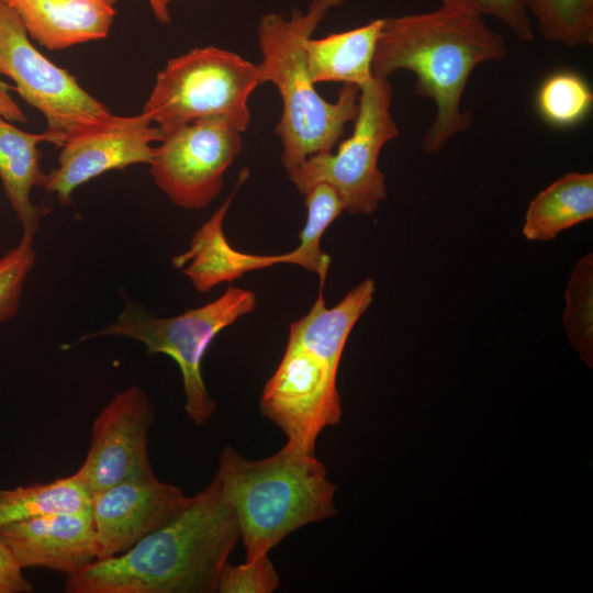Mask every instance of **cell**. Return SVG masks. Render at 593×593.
<instances>
[{
    "mask_svg": "<svg viewBox=\"0 0 593 593\" xmlns=\"http://www.w3.org/2000/svg\"><path fill=\"white\" fill-rule=\"evenodd\" d=\"M240 539L219 479L192 496L167 524L122 555L66 577L67 593H213Z\"/></svg>",
    "mask_w": 593,
    "mask_h": 593,
    "instance_id": "obj_1",
    "label": "cell"
},
{
    "mask_svg": "<svg viewBox=\"0 0 593 593\" xmlns=\"http://www.w3.org/2000/svg\"><path fill=\"white\" fill-rule=\"evenodd\" d=\"M506 52L504 37L479 12L441 4L430 12L383 19L372 76L389 79L401 69L415 75V93L436 108L422 141L423 150L433 155L470 126L461 100L474 68L503 59Z\"/></svg>",
    "mask_w": 593,
    "mask_h": 593,
    "instance_id": "obj_2",
    "label": "cell"
},
{
    "mask_svg": "<svg viewBox=\"0 0 593 593\" xmlns=\"http://www.w3.org/2000/svg\"><path fill=\"white\" fill-rule=\"evenodd\" d=\"M324 282L320 280L310 311L290 325L281 361L259 401L261 414L283 432L286 443L309 452H315L321 433L342 419L339 363L347 339L374 293V281L367 278L328 309Z\"/></svg>",
    "mask_w": 593,
    "mask_h": 593,
    "instance_id": "obj_3",
    "label": "cell"
},
{
    "mask_svg": "<svg viewBox=\"0 0 593 593\" xmlns=\"http://www.w3.org/2000/svg\"><path fill=\"white\" fill-rule=\"evenodd\" d=\"M346 0H313L291 16L264 14L257 29L262 83L275 85L282 100L276 132L281 163L291 174L307 157L332 150L358 111L359 87L344 83L336 101L322 98L309 71L305 45L327 13Z\"/></svg>",
    "mask_w": 593,
    "mask_h": 593,
    "instance_id": "obj_4",
    "label": "cell"
},
{
    "mask_svg": "<svg viewBox=\"0 0 593 593\" xmlns=\"http://www.w3.org/2000/svg\"><path fill=\"white\" fill-rule=\"evenodd\" d=\"M214 475L237 518L246 559L269 553L293 532L337 513L336 486L324 463L288 443L258 460L226 446Z\"/></svg>",
    "mask_w": 593,
    "mask_h": 593,
    "instance_id": "obj_5",
    "label": "cell"
},
{
    "mask_svg": "<svg viewBox=\"0 0 593 593\" xmlns=\"http://www.w3.org/2000/svg\"><path fill=\"white\" fill-rule=\"evenodd\" d=\"M262 83L258 65L214 46L170 58L157 74L143 108L165 136L197 120L222 116L243 133L250 122L248 100Z\"/></svg>",
    "mask_w": 593,
    "mask_h": 593,
    "instance_id": "obj_6",
    "label": "cell"
},
{
    "mask_svg": "<svg viewBox=\"0 0 593 593\" xmlns=\"http://www.w3.org/2000/svg\"><path fill=\"white\" fill-rule=\"evenodd\" d=\"M257 298L251 290L228 286L216 300L171 317L150 315L125 299L123 311L107 327L86 335L121 336L142 343L149 355L165 354L178 365L184 393V411L197 424L206 423L216 410L202 377V359L214 337L239 317L253 312Z\"/></svg>",
    "mask_w": 593,
    "mask_h": 593,
    "instance_id": "obj_7",
    "label": "cell"
},
{
    "mask_svg": "<svg viewBox=\"0 0 593 593\" xmlns=\"http://www.w3.org/2000/svg\"><path fill=\"white\" fill-rule=\"evenodd\" d=\"M392 97L387 78L372 77L359 88L351 135L339 143L335 153H316L288 175L301 194L326 183L338 193L346 212L369 215L377 211L387 197L379 156L383 146L399 135L391 114Z\"/></svg>",
    "mask_w": 593,
    "mask_h": 593,
    "instance_id": "obj_8",
    "label": "cell"
},
{
    "mask_svg": "<svg viewBox=\"0 0 593 593\" xmlns=\"http://www.w3.org/2000/svg\"><path fill=\"white\" fill-rule=\"evenodd\" d=\"M0 75L46 120L48 142L60 147L70 136L96 126L112 112L31 42L18 14L0 0Z\"/></svg>",
    "mask_w": 593,
    "mask_h": 593,
    "instance_id": "obj_9",
    "label": "cell"
},
{
    "mask_svg": "<svg viewBox=\"0 0 593 593\" xmlns=\"http://www.w3.org/2000/svg\"><path fill=\"white\" fill-rule=\"evenodd\" d=\"M243 132L212 116L174 131L154 146L149 172L179 208L201 210L220 193L227 168L243 148Z\"/></svg>",
    "mask_w": 593,
    "mask_h": 593,
    "instance_id": "obj_10",
    "label": "cell"
},
{
    "mask_svg": "<svg viewBox=\"0 0 593 593\" xmlns=\"http://www.w3.org/2000/svg\"><path fill=\"white\" fill-rule=\"evenodd\" d=\"M155 419L147 393L132 384L113 395L91 428L90 445L76 471L90 496L124 480L153 473L148 434Z\"/></svg>",
    "mask_w": 593,
    "mask_h": 593,
    "instance_id": "obj_11",
    "label": "cell"
},
{
    "mask_svg": "<svg viewBox=\"0 0 593 593\" xmlns=\"http://www.w3.org/2000/svg\"><path fill=\"white\" fill-rule=\"evenodd\" d=\"M165 138L159 127L143 113L132 116L112 114L104 122L81 131L60 146L58 166L47 174L45 189L67 205L72 192L89 180L110 170H123L149 164L153 143Z\"/></svg>",
    "mask_w": 593,
    "mask_h": 593,
    "instance_id": "obj_12",
    "label": "cell"
},
{
    "mask_svg": "<svg viewBox=\"0 0 593 593\" xmlns=\"http://www.w3.org/2000/svg\"><path fill=\"white\" fill-rule=\"evenodd\" d=\"M189 496L155 473L124 480L91 496L97 560L130 550L143 538L171 521Z\"/></svg>",
    "mask_w": 593,
    "mask_h": 593,
    "instance_id": "obj_13",
    "label": "cell"
},
{
    "mask_svg": "<svg viewBox=\"0 0 593 593\" xmlns=\"http://www.w3.org/2000/svg\"><path fill=\"white\" fill-rule=\"evenodd\" d=\"M0 540L22 569L41 567L69 575L97 560L91 510L10 523L0 528Z\"/></svg>",
    "mask_w": 593,
    "mask_h": 593,
    "instance_id": "obj_14",
    "label": "cell"
},
{
    "mask_svg": "<svg viewBox=\"0 0 593 593\" xmlns=\"http://www.w3.org/2000/svg\"><path fill=\"white\" fill-rule=\"evenodd\" d=\"M248 169L239 172L237 183L224 203L193 234L190 247L172 259L182 268L199 292H209L215 286L231 282L244 273L286 264L284 254L253 255L235 250L223 232V221L239 187L247 180Z\"/></svg>",
    "mask_w": 593,
    "mask_h": 593,
    "instance_id": "obj_15",
    "label": "cell"
},
{
    "mask_svg": "<svg viewBox=\"0 0 593 593\" xmlns=\"http://www.w3.org/2000/svg\"><path fill=\"white\" fill-rule=\"evenodd\" d=\"M30 37L51 49L105 38L118 0H4Z\"/></svg>",
    "mask_w": 593,
    "mask_h": 593,
    "instance_id": "obj_16",
    "label": "cell"
},
{
    "mask_svg": "<svg viewBox=\"0 0 593 593\" xmlns=\"http://www.w3.org/2000/svg\"><path fill=\"white\" fill-rule=\"evenodd\" d=\"M48 142L41 134L22 131L0 118V179L5 197L22 226V234L34 236L48 210L32 201V190L45 187L47 174L41 167L37 145Z\"/></svg>",
    "mask_w": 593,
    "mask_h": 593,
    "instance_id": "obj_17",
    "label": "cell"
},
{
    "mask_svg": "<svg viewBox=\"0 0 593 593\" xmlns=\"http://www.w3.org/2000/svg\"><path fill=\"white\" fill-rule=\"evenodd\" d=\"M383 19L359 27L309 38L306 60L314 83L340 82L362 87L372 79V60Z\"/></svg>",
    "mask_w": 593,
    "mask_h": 593,
    "instance_id": "obj_18",
    "label": "cell"
},
{
    "mask_svg": "<svg viewBox=\"0 0 593 593\" xmlns=\"http://www.w3.org/2000/svg\"><path fill=\"white\" fill-rule=\"evenodd\" d=\"M592 217L593 174L568 172L529 202L522 232L528 240L548 242Z\"/></svg>",
    "mask_w": 593,
    "mask_h": 593,
    "instance_id": "obj_19",
    "label": "cell"
},
{
    "mask_svg": "<svg viewBox=\"0 0 593 593\" xmlns=\"http://www.w3.org/2000/svg\"><path fill=\"white\" fill-rule=\"evenodd\" d=\"M91 496L79 477L0 490V528L33 517L90 511Z\"/></svg>",
    "mask_w": 593,
    "mask_h": 593,
    "instance_id": "obj_20",
    "label": "cell"
},
{
    "mask_svg": "<svg viewBox=\"0 0 593 593\" xmlns=\"http://www.w3.org/2000/svg\"><path fill=\"white\" fill-rule=\"evenodd\" d=\"M307 215L299 234L298 247L284 254L286 264L300 266L326 278L331 265L329 256L321 250V239L327 227L345 211L344 203L329 184L318 183L304 194Z\"/></svg>",
    "mask_w": 593,
    "mask_h": 593,
    "instance_id": "obj_21",
    "label": "cell"
},
{
    "mask_svg": "<svg viewBox=\"0 0 593 593\" xmlns=\"http://www.w3.org/2000/svg\"><path fill=\"white\" fill-rule=\"evenodd\" d=\"M542 38L567 47L593 44V0H522Z\"/></svg>",
    "mask_w": 593,
    "mask_h": 593,
    "instance_id": "obj_22",
    "label": "cell"
},
{
    "mask_svg": "<svg viewBox=\"0 0 593 593\" xmlns=\"http://www.w3.org/2000/svg\"><path fill=\"white\" fill-rule=\"evenodd\" d=\"M536 107L541 119L549 125L572 127L591 113L593 92L581 75L572 70H559L549 75L539 86Z\"/></svg>",
    "mask_w": 593,
    "mask_h": 593,
    "instance_id": "obj_23",
    "label": "cell"
},
{
    "mask_svg": "<svg viewBox=\"0 0 593 593\" xmlns=\"http://www.w3.org/2000/svg\"><path fill=\"white\" fill-rule=\"evenodd\" d=\"M562 324L572 348L584 363L593 366V255L575 264L564 292Z\"/></svg>",
    "mask_w": 593,
    "mask_h": 593,
    "instance_id": "obj_24",
    "label": "cell"
},
{
    "mask_svg": "<svg viewBox=\"0 0 593 593\" xmlns=\"http://www.w3.org/2000/svg\"><path fill=\"white\" fill-rule=\"evenodd\" d=\"M34 236L22 234L20 242L0 257V323L12 318L25 281L35 264Z\"/></svg>",
    "mask_w": 593,
    "mask_h": 593,
    "instance_id": "obj_25",
    "label": "cell"
},
{
    "mask_svg": "<svg viewBox=\"0 0 593 593\" xmlns=\"http://www.w3.org/2000/svg\"><path fill=\"white\" fill-rule=\"evenodd\" d=\"M280 578L268 553L246 559L240 564L230 562L223 567L219 593H272L278 589Z\"/></svg>",
    "mask_w": 593,
    "mask_h": 593,
    "instance_id": "obj_26",
    "label": "cell"
},
{
    "mask_svg": "<svg viewBox=\"0 0 593 593\" xmlns=\"http://www.w3.org/2000/svg\"><path fill=\"white\" fill-rule=\"evenodd\" d=\"M441 4L463 7L503 22L522 42L534 38V30L522 0H441Z\"/></svg>",
    "mask_w": 593,
    "mask_h": 593,
    "instance_id": "obj_27",
    "label": "cell"
},
{
    "mask_svg": "<svg viewBox=\"0 0 593 593\" xmlns=\"http://www.w3.org/2000/svg\"><path fill=\"white\" fill-rule=\"evenodd\" d=\"M33 585L22 574V568L0 540V593H30Z\"/></svg>",
    "mask_w": 593,
    "mask_h": 593,
    "instance_id": "obj_28",
    "label": "cell"
},
{
    "mask_svg": "<svg viewBox=\"0 0 593 593\" xmlns=\"http://www.w3.org/2000/svg\"><path fill=\"white\" fill-rule=\"evenodd\" d=\"M11 89L14 88L8 86L0 75V118L12 123H26L27 116L12 98Z\"/></svg>",
    "mask_w": 593,
    "mask_h": 593,
    "instance_id": "obj_29",
    "label": "cell"
},
{
    "mask_svg": "<svg viewBox=\"0 0 593 593\" xmlns=\"http://www.w3.org/2000/svg\"><path fill=\"white\" fill-rule=\"evenodd\" d=\"M174 0H148L155 18L160 23L169 22L168 4Z\"/></svg>",
    "mask_w": 593,
    "mask_h": 593,
    "instance_id": "obj_30",
    "label": "cell"
}]
</instances>
